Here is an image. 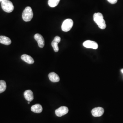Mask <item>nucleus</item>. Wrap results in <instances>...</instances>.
<instances>
[{
  "mask_svg": "<svg viewBox=\"0 0 123 123\" xmlns=\"http://www.w3.org/2000/svg\"><path fill=\"white\" fill-rule=\"evenodd\" d=\"M21 59L23 61L25 62H26L29 64H32L34 62V60L33 58L31 56L26 54L22 55L21 56Z\"/></svg>",
  "mask_w": 123,
  "mask_h": 123,
  "instance_id": "f8f14e48",
  "label": "nucleus"
},
{
  "mask_svg": "<svg viewBox=\"0 0 123 123\" xmlns=\"http://www.w3.org/2000/svg\"><path fill=\"white\" fill-rule=\"evenodd\" d=\"M93 20L101 29H105L106 27L105 21L104 19L103 14L101 13H94L93 15Z\"/></svg>",
  "mask_w": 123,
  "mask_h": 123,
  "instance_id": "f257e3e1",
  "label": "nucleus"
},
{
  "mask_svg": "<svg viewBox=\"0 0 123 123\" xmlns=\"http://www.w3.org/2000/svg\"><path fill=\"white\" fill-rule=\"evenodd\" d=\"M107 0L109 2H110V3L112 4H115L118 1V0Z\"/></svg>",
  "mask_w": 123,
  "mask_h": 123,
  "instance_id": "f3484780",
  "label": "nucleus"
},
{
  "mask_svg": "<svg viewBox=\"0 0 123 123\" xmlns=\"http://www.w3.org/2000/svg\"><path fill=\"white\" fill-rule=\"evenodd\" d=\"M121 72L123 74V69H122L121 70Z\"/></svg>",
  "mask_w": 123,
  "mask_h": 123,
  "instance_id": "a211bd4d",
  "label": "nucleus"
},
{
  "mask_svg": "<svg viewBox=\"0 0 123 123\" xmlns=\"http://www.w3.org/2000/svg\"><path fill=\"white\" fill-rule=\"evenodd\" d=\"M27 103H28V104H30V101H28V102H27Z\"/></svg>",
  "mask_w": 123,
  "mask_h": 123,
  "instance_id": "6ab92c4d",
  "label": "nucleus"
},
{
  "mask_svg": "<svg viewBox=\"0 0 123 123\" xmlns=\"http://www.w3.org/2000/svg\"><path fill=\"white\" fill-rule=\"evenodd\" d=\"M83 46L84 47L88 49H97L98 48V44L96 42L87 40L84 42Z\"/></svg>",
  "mask_w": 123,
  "mask_h": 123,
  "instance_id": "39448f33",
  "label": "nucleus"
},
{
  "mask_svg": "<svg viewBox=\"0 0 123 123\" xmlns=\"http://www.w3.org/2000/svg\"><path fill=\"white\" fill-rule=\"evenodd\" d=\"M22 19L25 22H29L32 19L33 13L31 7L27 6L26 7L22 13Z\"/></svg>",
  "mask_w": 123,
  "mask_h": 123,
  "instance_id": "f03ea898",
  "label": "nucleus"
},
{
  "mask_svg": "<svg viewBox=\"0 0 123 123\" xmlns=\"http://www.w3.org/2000/svg\"><path fill=\"white\" fill-rule=\"evenodd\" d=\"M104 110L103 108L97 107L93 109L91 111V113L94 117H100L104 114Z\"/></svg>",
  "mask_w": 123,
  "mask_h": 123,
  "instance_id": "6e6552de",
  "label": "nucleus"
},
{
  "mask_svg": "<svg viewBox=\"0 0 123 123\" xmlns=\"http://www.w3.org/2000/svg\"><path fill=\"white\" fill-rule=\"evenodd\" d=\"M68 112V109L65 106H62L55 110V114L58 117H61Z\"/></svg>",
  "mask_w": 123,
  "mask_h": 123,
  "instance_id": "423d86ee",
  "label": "nucleus"
},
{
  "mask_svg": "<svg viewBox=\"0 0 123 123\" xmlns=\"http://www.w3.org/2000/svg\"><path fill=\"white\" fill-rule=\"evenodd\" d=\"M3 0H0V1H1V2H2V1H3Z\"/></svg>",
  "mask_w": 123,
  "mask_h": 123,
  "instance_id": "aec40b11",
  "label": "nucleus"
},
{
  "mask_svg": "<svg viewBox=\"0 0 123 123\" xmlns=\"http://www.w3.org/2000/svg\"><path fill=\"white\" fill-rule=\"evenodd\" d=\"M61 41V38L59 36H56L52 42V46L53 47L54 51L55 52H57L59 51V48L58 44Z\"/></svg>",
  "mask_w": 123,
  "mask_h": 123,
  "instance_id": "1a4fd4ad",
  "label": "nucleus"
},
{
  "mask_svg": "<svg viewBox=\"0 0 123 123\" xmlns=\"http://www.w3.org/2000/svg\"><path fill=\"white\" fill-rule=\"evenodd\" d=\"M49 78L50 80L53 83H57L60 81L59 77L54 72H51L49 74Z\"/></svg>",
  "mask_w": 123,
  "mask_h": 123,
  "instance_id": "9b49d317",
  "label": "nucleus"
},
{
  "mask_svg": "<svg viewBox=\"0 0 123 123\" xmlns=\"http://www.w3.org/2000/svg\"><path fill=\"white\" fill-rule=\"evenodd\" d=\"M60 0H49L48 4L51 7H55L59 4Z\"/></svg>",
  "mask_w": 123,
  "mask_h": 123,
  "instance_id": "2eb2a0df",
  "label": "nucleus"
},
{
  "mask_svg": "<svg viewBox=\"0 0 123 123\" xmlns=\"http://www.w3.org/2000/svg\"><path fill=\"white\" fill-rule=\"evenodd\" d=\"M31 110L35 113H41L43 111V108L41 105L36 104L31 106Z\"/></svg>",
  "mask_w": 123,
  "mask_h": 123,
  "instance_id": "4468645a",
  "label": "nucleus"
},
{
  "mask_svg": "<svg viewBox=\"0 0 123 123\" xmlns=\"http://www.w3.org/2000/svg\"><path fill=\"white\" fill-rule=\"evenodd\" d=\"M0 43L6 45H9L11 44L12 41H11V40L8 37L5 36H0Z\"/></svg>",
  "mask_w": 123,
  "mask_h": 123,
  "instance_id": "ddd939ff",
  "label": "nucleus"
},
{
  "mask_svg": "<svg viewBox=\"0 0 123 123\" xmlns=\"http://www.w3.org/2000/svg\"><path fill=\"white\" fill-rule=\"evenodd\" d=\"M74 22L72 19H68L64 21L62 24V29L64 32L70 31L73 26Z\"/></svg>",
  "mask_w": 123,
  "mask_h": 123,
  "instance_id": "20e7f679",
  "label": "nucleus"
},
{
  "mask_svg": "<svg viewBox=\"0 0 123 123\" xmlns=\"http://www.w3.org/2000/svg\"><path fill=\"white\" fill-rule=\"evenodd\" d=\"M34 38L36 41L37 42L38 46L41 48H43L45 45V40L41 34L37 33L34 36Z\"/></svg>",
  "mask_w": 123,
  "mask_h": 123,
  "instance_id": "0eeeda50",
  "label": "nucleus"
},
{
  "mask_svg": "<svg viewBox=\"0 0 123 123\" xmlns=\"http://www.w3.org/2000/svg\"><path fill=\"white\" fill-rule=\"evenodd\" d=\"M6 88V84L4 80H0V93L4 92Z\"/></svg>",
  "mask_w": 123,
  "mask_h": 123,
  "instance_id": "dca6fc26",
  "label": "nucleus"
},
{
  "mask_svg": "<svg viewBox=\"0 0 123 123\" xmlns=\"http://www.w3.org/2000/svg\"><path fill=\"white\" fill-rule=\"evenodd\" d=\"M1 7L7 13L12 12L14 9L13 3L8 0H4L1 2Z\"/></svg>",
  "mask_w": 123,
  "mask_h": 123,
  "instance_id": "7ed1b4c3",
  "label": "nucleus"
},
{
  "mask_svg": "<svg viewBox=\"0 0 123 123\" xmlns=\"http://www.w3.org/2000/svg\"><path fill=\"white\" fill-rule=\"evenodd\" d=\"M24 96L28 101H32L34 99L33 93L31 90H27L24 92Z\"/></svg>",
  "mask_w": 123,
  "mask_h": 123,
  "instance_id": "9d476101",
  "label": "nucleus"
}]
</instances>
